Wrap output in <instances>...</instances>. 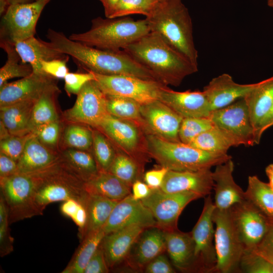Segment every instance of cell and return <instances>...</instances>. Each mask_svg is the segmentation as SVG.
<instances>
[{
    "mask_svg": "<svg viewBox=\"0 0 273 273\" xmlns=\"http://www.w3.org/2000/svg\"><path fill=\"white\" fill-rule=\"evenodd\" d=\"M47 37L56 50L71 56L78 66L103 75H126L159 81L154 74L123 50L110 51L72 40L63 32L49 29Z\"/></svg>",
    "mask_w": 273,
    "mask_h": 273,
    "instance_id": "obj_1",
    "label": "cell"
},
{
    "mask_svg": "<svg viewBox=\"0 0 273 273\" xmlns=\"http://www.w3.org/2000/svg\"><path fill=\"white\" fill-rule=\"evenodd\" d=\"M123 50L167 86H179L187 76L198 70V66L155 32L150 31Z\"/></svg>",
    "mask_w": 273,
    "mask_h": 273,
    "instance_id": "obj_2",
    "label": "cell"
},
{
    "mask_svg": "<svg viewBox=\"0 0 273 273\" xmlns=\"http://www.w3.org/2000/svg\"><path fill=\"white\" fill-rule=\"evenodd\" d=\"M151 31L160 34L168 43L198 67L191 17L181 0L159 1L145 18Z\"/></svg>",
    "mask_w": 273,
    "mask_h": 273,
    "instance_id": "obj_3",
    "label": "cell"
},
{
    "mask_svg": "<svg viewBox=\"0 0 273 273\" xmlns=\"http://www.w3.org/2000/svg\"><path fill=\"white\" fill-rule=\"evenodd\" d=\"M145 145L149 156L161 166L174 171H198L232 159L228 154L213 153L200 150L181 142L164 140L145 132Z\"/></svg>",
    "mask_w": 273,
    "mask_h": 273,
    "instance_id": "obj_4",
    "label": "cell"
},
{
    "mask_svg": "<svg viewBox=\"0 0 273 273\" xmlns=\"http://www.w3.org/2000/svg\"><path fill=\"white\" fill-rule=\"evenodd\" d=\"M37 178L34 202L40 215L49 204L74 199L86 205L88 193L85 180L61 156L49 167L32 173Z\"/></svg>",
    "mask_w": 273,
    "mask_h": 273,
    "instance_id": "obj_5",
    "label": "cell"
},
{
    "mask_svg": "<svg viewBox=\"0 0 273 273\" xmlns=\"http://www.w3.org/2000/svg\"><path fill=\"white\" fill-rule=\"evenodd\" d=\"M151 31L146 19L134 20L130 17L103 18L98 17L92 20L87 31L72 33L70 39L96 48L110 50H123Z\"/></svg>",
    "mask_w": 273,
    "mask_h": 273,
    "instance_id": "obj_6",
    "label": "cell"
},
{
    "mask_svg": "<svg viewBox=\"0 0 273 273\" xmlns=\"http://www.w3.org/2000/svg\"><path fill=\"white\" fill-rule=\"evenodd\" d=\"M214 243L217 261L213 272L231 273L240 270L245 249L234 226L230 210L215 209Z\"/></svg>",
    "mask_w": 273,
    "mask_h": 273,
    "instance_id": "obj_7",
    "label": "cell"
},
{
    "mask_svg": "<svg viewBox=\"0 0 273 273\" xmlns=\"http://www.w3.org/2000/svg\"><path fill=\"white\" fill-rule=\"evenodd\" d=\"M36 185L34 173H17L0 178L1 194L8 208L10 224L40 215L34 202Z\"/></svg>",
    "mask_w": 273,
    "mask_h": 273,
    "instance_id": "obj_8",
    "label": "cell"
},
{
    "mask_svg": "<svg viewBox=\"0 0 273 273\" xmlns=\"http://www.w3.org/2000/svg\"><path fill=\"white\" fill-rule=\"evenodd\" d=\"M50 1L37 0L29 3L10 5L2 17L1 41L15 44L34 36L37 21Z\"/></svg>",
    "mask_w": 273,
    "mask_h": 273,
    "instance_id": "obj_9",
    "label": "cell"
},
{
    "mask_svg": "<svg viewBox=\"0 0 273 273\" xmlns=\"http://www.w3.org/2000/svg\"><path fill=\"white\" fill-rule=\"evenodd\" d=\"M93 73L94 80L107 96L127 98L141 104L159 100L162 89L167 86L157 81L131 75Z\"/></svg>",
    "mask_w": 273,
    "mask_h": 273,
    "instance_id": "obj_10",
    "label": "cell"
},
{
    "mask_svg": "<svg viewBox=\"0 0 273 273\" xmlns=\"http://www.w3.org/2000/svg\"><path fill=\"white\" fill-rule=\"evenodd\" d=\"M209 117L233 142L235 147L257 144L249 110L244 98L212 111Z\"/></svg>",
    "mask_w": 273,
    "mask_h": 273,
    "instance_id": "obj_11",
    "label": "cell"
},
{
    "mask_svg": "<svg viewBox=\"0 0 273 273\" xmlns=\"http://www.w3.org/2000/svg\"><path fill=\"white\" fill-rule=\"evenodd\" d=\"M201 198V195L192 192L167 193L157 189L152 190L150 194L141 201L152 213L157 226L164 231H171L178 229L179 216L186 206Z\"/></svg>",
    "mask_w": 273,
    "mask_h": 273,
    "instance_id": "obj_12",
    "label": "cell"
},
{
    "mask_svg": "<svg viewBox=\"0 0 273 273\" xmlns=\"http://www.w3.org/2000/svg\"><path fill=\"white\" fill-rule=\"evenodd\" d=\"M77 95L73 106L64 113V118L72 123L98 128L109 114L106 95L92 80L86 82Z\"/></svg>",
    "mask_w": 273,
    "mask_h": 273,
    "instance_id": "obj_13",
    "label": "cell"
},
{
    "mask_svg": "<svg viewBox=\"0 0 273 273\" xmlns=\"http://www.w3.org/2000/svg\"><path fill=\"white\" fill-rule=\"evenodd\" d=\"M230 210L245 252L254 251L266 233L269 217L247 199L234 205Z\"/></svg>",
    "mask_w": 273,
    "mask_h": 273,
    "instance_id": "obj_14",
    "label": "cell"
},
{
    "mask_svg": "<svg viewBox=\"0 0 273 273\" xmlns=\"http://www.w3.org/2000/svg\"><path fill=\"white\" fill-rule=\"evenodd\" d=\"M215 209L214 201L209 195L205 198L202 213L191 232L200 270L207 272H213L217 261L213 220Z\"/></svg>",
    "mask_w": 273,
    "mask_h": 273,
    "instance_id": "obj_15",
    "label": "cell"
},
{
    "mask_svg": "<svg viewBox=\"0 0 273 273\" xmlns=\"http://www.w3.org/2000/svg\"><path fill=\"white\" fill-rule=\"evenodd\" d=\"M140 109L142 129L145 132L169 141L180 142L178 132L183 118L159 100L141 104Z\"/></svg>",
    "mask_w": 273,
    "mask_h": 273,
    "instance_id": "obj_16",
    "label": "cell"
},
{
    "mask_svg": "<svg viewBox=\"0 0 273 273\" xmlns=\"http://www.w3.org/2000/svg\"><path fill=\"white\" fill-rule=\"evenodd\" d=\"M56 78L33 72L28 76L0 87V107L25 101H36L48 89L57 85Z\"/></svg>",
    "mask_w": 273,
    "mask_h": 273,
    "instance_id": "obj_17",
    "label": "cell"
},
{
    "mask_svg": "<svg viewBox=\"0 0 273 273\" xmlns=\"http://www.w3.org/2000/svg\"><path fill=\"white\" fill-rule=\"evenodd\" d=\"M131 194L119 201L113 209L103 228L105 235L132 225L146 228L157 226L151 211L141 200H134Z\"/></svg>",
    "mask_w": 273,
    "mask_h": 273,
    "instance_id": "obj_18",
    "label": "cell"
},
{
    "mask_svg": "<svg viewBox=\"0 0 273 273\" xmlns=\"http://www.w3.org/2000/svg\"><path fill=\"white\" fill-rule=\"evenodd\" d=\"M97 128L143 168L144 162L138 155L142 142L141 128L136 123L108 114Z\"/></svg>",
    "mask_w": 273,
    "mask_h": 273,
    "instance_id": "obj_19",
    "label": "cell"
},
{
    "mask_svg": "<svg viewBox=\"0 0 273 273\" xmlns=\"http://www.w3.org/2000/svg\"><path fill=\"white\" fill-rule=\"evenodd\" d=\"M159 100L183 118L209 117L211 112L203 91L176 92L166 86L162 89Z\"/></svg>",
    "mask_w": 273,
    "mask_h": 273,
    "instance_id": "obj_20",
    "label": "cell"
},
{
    "mask_svg": "<svg viewBox=\"0 0 273 273\" xmlns=\"http://www.w3.org/2000/svg\"><path fill=\"white\" fill-rule=\"evenodd\" d=\"M213 185L210 169L183 171L169 170L160 189L167 193L192 192L205 197L210 195Z\"/></svg>",
    "mask_w": 273,
    "mask_h": 273,
    "instance_id": "obj_21",
    "label": "cell"
},
{
    "mask_svg": "<svg viewBox=\"0 0 273 273\" xmlns=\"http://www.w3.org/2000/svg\"><path fill=\"white\" fill-rule=\"evenodd\" d=\"M257 83L240 84L236 82L229 74L223 73L213 78L205 86V94L211 111L227 106L244 98L257 85Z\"/></svg>",
    "mask_w": 273,
    "mask_h": 273,
    "instance_id": "obj_22",
    "label": "cell"
},
{
    "mask_svg": "<svg viewBox=\"0 0 273 273\" xmlns=\"http://www.w3.org/2000/svg\"><path fill=\"white\" fill-rule=\"evenodd\" d=\"M234 164L232 159L215 166L212 172L214 205L219 210L230 209L245 200V191L236 184L233 173Z\"/></svg>",
    "mask_w": 273,
    "mask_h": 273,
    "instance_id": "obj_23",
    "label": "cell"
},
{
    "mask_svg": "<svg viewBox=\"0 0 273 273\" xmlns=\"http://www.w3.org/2000/svg\"><path fill=\"white\" fill-rule=\"evenodd\" d=\"M146 229L132 225L105 235L101 246L109 269L127 259L134 244Z\"/></svg>",
    "mask_w": 273,
    "mask_h": 273,
    "instance_id": "obj_24",
    "label": "cell"
},
{
    "mask_svg": "<svg viewBox=\"0 0 273 273\" xmlns=\"http://www.w3.org/2000/svg\"><path fill=\"white\" fill-rule=\"evenodd\" d=\"M249 110L257 144L262 128L273 104V76L257 82L256 86L244 98Z\"/></svg>",
    "mask_w": 273,
    "mask_h": 273,
    "instance_id": "obj_25",
    "label": "cell"
},
{
    "mask_svg": "<svg viewBox=\"0 0 273 273\" xmlns=\"http://www.w3.org/2000/svg\"><path fill=\"white\" fill-rule=\"evenodd\" d=\"M127 260L134 269H142L153 259L166 251L165 231L154 226L145 230L133 245Z\"/></svg>",
    "mask_w": 273,
    "mask_h": 273,
    "instance_id": "obj_26",
    "label": "cell"
},
{
    "mask_svg": "<svg viewBox=\"0 0 273 273\" xmlns=\"http://www.w3.org/2000/svg\"><path fill=\"white\" fill-rule=\"evenodd\" d=\"M166 251L172 264L184 271L200 270L195 255V244L190 233L178 229L165 231Z\"/></svg>",
    "mask_w": 273,
    "mask_h": 273,
    "instance_id": "obj_27",
    "label": "cell"
},
{
    "mask_svg": "<svg viewBox=\"0 0 273 273\" xmlns=\"http://www.w3.org/2000/svg\"><path fill=\"white\" fill-rule=\"evenodd\" d=\"M60 157V154L48 149L31 133L17 162V173H32L42 170L55 163Z\"/></svg>",
    "mask_w": 273,
    "mask_h": 273,
    "instance_id": "obj_28",
    "label": "cell"
},
{
    "mask_svg": "<svg viewBox=\"0 0 273 273\" xmlns=\"http://www.w3.org/2000/svg\"><path fill=\"white\" fill-rule=\"evenodd\" d=\"M22 61L29 64L33 72L42 73L40 62L54 59H65L68 56L54 49L49 42H46L34 36L15 44Z\"/></svg>",
    "mask_w": 273,
    "mask_h": 273,
    "instance_id": "obj_29",
    "label": "cell"
},
{
    "mask_svg": "<svg viewBox=\"0 0 273 273\" xmlns=\"http://www.w3.org/2000/svg\"><path fill=\"white\" fill-rule=\"evenodd\" d=\"M36 101H25L0 107L1 122L11 135L31 133V118Z\"/></svg>",
    "mask_w": 273,
    "mask_h": 273,
    "instance_id": "obj_30",
    "label": "cell"
},
{
    "mask_svg": "<svg viewBox=\"0 0 273 273\" xmlns=\"http://www.w3.org/2000/svg\"><path fill=\"white\" fill-rule=\"evenodd\" d=\"M85 188L88 194L116 201H120L131 194L130 187L109 171H99L85 181Z\"/></svg>",
    "mask_w": 273,
    "mask_h": 273,
    "instance_id": "obj_31",
    "label": "cell"
},
{
    "mask_svg": "<svg viewBox=\"0 0 273 273\" xmlns=\"http://www.w3.org/2000/svg\"><path fill=\"white\" fill-rule=\"evenodd\" d=\"M119 201L92 194H88L86 207L87 222L82 237L103 229L113 209Z\"/></svg>",
    "mask_w": 273,
    "mask_h": 273,
    "instance_id": "obj_32",
    "label": "cell"
},
{
    "mask_svg": "<svg viewBox=\"0 0 273 273\" xmlns=\"http://www.w3.org/2000/svg\"><path fill=\"white\" fill-rule=\"evenodd\" d=\"M105 234L103 229L86 236L62 273H83L85 267L100 246Z\"/></svg>",
    "mask_w": 273,
    "mask_h": 273,
    "instance_id": "obj_33",
    "label": "cell"
},
{
    "mask_svg": "<svg viewBox=\"0 0 273 273\" xmlns=\"http://www.w3.org/2000/svg\"><path fill=\"white\" fill-rule=\"evenodd\" d=\"M0 46L7 54V57L5 65L0 69V87L10 79L25 77L33 72L31 66L22 61L14 44L0 41Z\"/></svg>",
    "mask_w": 273,
    "mask_h": 273,
    "instance_id": "obj_34",
    "label": "cell"
},
{
    "mask_svg": "<svg viewBox=\"0 0 273 273\" xmlns=\"http://www.w3.org/2000/svg\"><path fill=\"white\" fill-rule=\"evenodd\" d=\"M245 199L269 218H273V189L257 176H249Z\"/></svg>",
    "mask_w": 273,
    "mask_h": 273,
    "instance_id": "obj_35",
    "label": "cell"
},
{
    "mask_svg": "<svg viewBox=\"0 0 273 273\" xmlns=\"http://www.w3.org/2000/svg\"><path fill=\"white\" fill-rule=\"evenodd\" d=\"M57 86L46 90L35 102L31 118V133L37 127L59 120L54 97L59 92Z\"/></svg>",
    "mask_w": 273,
    "mask_h": 273,
    "instance_id": "obj_36",
    "label": "cell"
},
{
    "mask_svg": "<svg viewBox=\"0 0 273 273\" xmlns=\"http://www.w3.org/2000/svg\"><path fill=\"white\" fill-rule=\"evenodd\" d=\"M60 155L64 161L85 181L99 171L95 157L87 151L69 148Z\"/></svg>",
    "mask_w": 273,
    "mask_h": 273,
    "instance_id": "obj_37",
    "label": "cell"
},
{
    "mask_svg": "<svg viewBox=\"0 0 273 273\" xmlns=\"http://www.w3.org/2000/svg\"><path fill=\"white\" fill-rule=\"evenodd\" d=\"M189 145L201 150L218 154H227L231 147H235L229 137L215 126L199 134Z\"/></svg>",
    "mask_w": 273,
    "mask_h": 273,
    "instance_id": "obj_38",
    "label": "cell"
},
{
    "mask_svg": "<svg viewBox=\"0 0 273 273\" xmlns=\"http://www.w3.org/2000/svg\"><path fill=\"white\" fill-rule=\"evenodd\" d=\"M107 111L110 114L120 119L134 122L142 128L143 121L141 114V104L125 97L111 96H107Z\"/></svg>",
    "mask_w": 273,
    "mask_h": 273,
    "instance_id": "obj_39",
    "label": "cell"
},
{
    "mask_svg": "<svg viewBox=\"0 0 273 273\" xmlns=\"http://www.w3.org/2000/svg\"><path fill=\"white\" fill-rule=\"evenodd\" d=\"M143 169L139 163L127 154L117 153L109 172L131 188L133 183L141 175Z\"/></svg>",
    "mask_w": 273,
    "mask_h": 273,
    "instance_id": "obj_40",
    "label": "cell"
},
{
    "mask_svg": "<svg viewBox=\"0 0 273 273\" xmlns=\"http://www.w3.org/2000/svg\"><path fill=\"white\" fill-rule=\"evenodd\" d=\"M93 132V148L99 171H109L116 156L115 150L106 135L100 130Z\"/></svg>",
    "mask_w": 273,
    "mask_h": 273,
    "instance_id": "obj_41",
    "label": "cell"
},
{
    "mask_svg": "<svg viewBox=\"0 0 273 273\" xmlns=\"http://www.w3.org/2000/svg\"><path fill=\"white\" fill-rule=\"evenodd\" d=\"M64 141L69 148L88 151L93 147V132L85 126L72 123L65 129Z\"/></svg>",
    "mask_w": 273,
    "mask_h": 273,
    "instance_id": "obj_42",
    "label": "cell"
},
{
    "mask_svg": "<svg viewBox=\"0 0 273 273\" xmlns=\"http://www.w3.org/2000/svg\"><path fill=\"white\" fill-rule=\"evenodd\" d=\"M214 126L209 117L183 118L178 132L180 142L189 145L199 134Z\"/></svg>",
    "mask_w": 273,
    "mask_h": 273,
    "instance_id": "obj_43",
    "label": "cell"
},
{
    "mask_svg": "<svg viewBox=\"0 0 273 273\" xmlns=\"http://www.w3.org/2000/svg\"><path fill=\"white\" fill-rule=\"evenodd\" d=\"M159 0H120L108 18L126 17L140 14L148 16Z\"/></svg>",
    "mask_w": 273,
    "mask_h": 273,
    "instance_id": "obj_44",
    "label": "cell"
},
{
    "mask_svg": "<svg viewBox=\"0 0 273 273\" xmlns=\"http://www.w3.org/2000/svg\"><path fill=\"white\" fill-rule=\"evenodd\" d=\"M9 211L5 200L0 196V255L3 257L13 251L14 239L10 234Z\"/></svg>",
    "mask_w": 273,
    "mask_h": 273,
    "instance_id": "obj_45",
    "label": "cell"
},
{
    "mask_svg": "<svg viewBox=\"0 0 273 273\" xmlns=\"http://www.w3.org/2000/svg\"><path fill=\"white\" fill-rule=\"evenodd\" d=\"M240 270L247 273H273V262L253 252H245Z\"/></svg>",
    "mask_w": 273,
    "mask_h": 273,
    "instance_id": "obj_46",
    "label": "cell"
},
{
    "mask_svg": "<svg viewBox=\"0 0 273 273\" xmlns=\"http://www.w3.org/2000/svg\"><path fill=\"white\" fill-rule=\"evenodd\" d=\"M31 133L24 136L11 134L1 139L0 142L1 152L18 162L23 152L26 142Z\"/></svg>",
    "mask_w": 273,
    "mask_h": 273,
    "instance_id": "obj_47",
    "label": "cell"
},
{
    "mask_svg": "<svg viewBox=\"0 0 273 273\" xmlns=\"http://www.w3.org/2000/svg\"><path fill=\"white\" fill-rule=\"evenodd\" d=\"M60 130L59 120L36 127L32 132L47 147L55 146L58 142Z\"/></svg>",
    "mask_w": 273,
    "mask_h": 273,
    "instance_id": "obj_48",
    "label": "cell"
},
{
    "mask_svg": "<svg viewBox=\"0 0 273 273\" xmlns=\"http://www.w3.org/2000/svg\"><path fill=\"white\" fill-rule=\"evenodd\" d=\"M64 79L66 93L69 95H77L86 82L95 79V76L90 71L87 73L68 72Z\"/></svg>",
    "mask_w": 273,
    "mask_h": 273,
    "instance_id": "obj_49",
    "label": "cell"
},
{
    "mask_svg": "<svg viewBox=\"0 0 273 273\" xmlns=\"http://www.w3.org/2000/svg\"><path fill=\"white\" fill-rule=\"evenodd\" d=\"M68 59H54L40 62L41 68L44 73L56 79L64 78L69 72L66 65Z\"/></svg>",
    "mask_w": 273,
    "mask_h": 273,
    "instance_id": "obj_50",
    "label": "cell"
},
{
    "mask_svg": "<svg viewBox=\"0 0 273 273\" xmlns=\"http://www.w3.org/2000/svg\"><path fill=\"white\" fill-rule=\"evenodd\" d=\"M251 252L273 262V218H269L268 228L263 239Z\"/></svg>",
    "mask_w": 273,
    "mask_h": 273,
    "instance_id": "obj_51",
    "label": "cell"
},
{
    "mask_svg": "<svg viewBox=\"0 0 273 273\" xmlns=\"http://www.w3.org/2000/svg\"><path fill=\"white\" fill-rule=\"evenodd\" d=\"M109 270L101 244L87 262L83 273H107Z\"/></svg>",
    "mask_w": 273,
    "mask_h": 273,
    "instance_id": "obj_52",
    "label": "cell"
},
{
    "mask_svg": "<svg viewBox=\"0 0 273 273\" xmlns=\"http://www.w3.org/2000/svg\"><path fill=\"white\" fill-rule=\"evenodd\" d=\"M146 273H174L175 271L167 258L161 254L151 261L145 267Z\"/></svg>",
    "mask_w": 273,
    "mask_h": 273,
    "instance_id": "obj_53",
    "label": "cell"
},
{
    "mask_svg": "<svg viewBox=\"0 0 273 273\" xmlns=\"http://www.w3.org/2000/svg\"><path fill=\"white\" fill-rule=\"evenodd\" d=\"M168 170L161 166L159 169L148 171L144 175V181L152 190L160 189Z\"/></svg>",
    "mask_w": 273,
    "mask_h": 273,
    "instance_id": "obj_54",
    "label": "cell"
},
{
    "mask_svg": "<svg viewBox=\"0 0 273 273\" xmlns=\"http://www.w3.org/2000/svg\"><path fill=\"white\" fill-rule=\"evenodd\" d=\"M17 172V162L3 153L1 152L0 178L9 176Z\"/></svg>",
    "mask_w": 273,
    "mask_h": 273,
    "instance_id": "obj_55",
    "label": "cell"
},
{
    "mask_svg": "<svg viewBox=\"0 0 273 273\" xmlns=\"http://www.w3.org/2000/svg\"><path fill=\"white\" fill-rule=\"evenodd\" d=\"M131 196L136 200H142L147 197L152 189L144 182L140 179L135 180L131 187Z\"/></svg>",
    "mask_w": 273,
    "mask_h": 273,
    "instance_id": "obj_56",
    "label": "cell"
},
{
    "mask_svg": "<svg viewBox=\"0 0 273 273\" xmlns=\"http://www.w3.org/2000/svg\"><path fill=\"white\" fill-rule=\"evenodd\" d=\"M81 204H83L74 199H69L63 201L61 204L60 211L63 215L72 219Z\"/></svg>",
    "mask_w": 273,
    "mask_h": 273,
    "instance_id": "obj_57",
    "label": "cell"
},
{
    "mask_svg": "<svg viewBox=\"0 0 273 273\" xmlns=\"http://www.w3.org/2000/svg\"><path fill=\"white\" fill-rule=\"evenodd\" d=\"M102 4L105 15L108 18L120 0H99Z\"/></svg>",
    "mask_w": 273,
    "mask_h": 273,
    "instance_id": "obj_58",
    "label": "cell"
},
{
    "mask_svg": "<svg viewBox=\"0 0 273 273\" xmlns=\"http://www.w3.org/2000/svg\"><path fill=\"white\" fill-rule=\"evenodd\" d=\"M265 173L269 180L268 184L273 189V164H270L266 166Z\"/></svg>",
    "mask_w": 273,
    "mask_h": 273,
    "instance_id": "obj_59",
    "label": "cell"
},
{
    "mask_svg": "<svg viewBox=\"0 0 273 273\" xmlns=\"http://www.w3.org/2000/svg\"><path fill=\"white\" fill-rule=\"evenodd\" d=\"M272 126H273V104L269 114L263 127L262 132L263 133L267 129Z\"/></svg>",
    "mask_w": 273,
    "mask_h": 273,
    "instance_id": "obj_60",
    "label": "cell"
},
{
    "mask_svg": "<svg viewBox=\"0 0 273 273\" xmlns=\"http://www.w3.org/2000/svg\"><path fill=\"white\" fill-rule=\"evenodd\" d=\"M37 0H7L9 5L16 4H25L29 3L36 1Z\"/></svg>",
    "mask_w": 273,
    "mask_h": 273,
    "instance_id": "obj_61",
    "label": "cell"
},
{
    "mask_svg": "<svg viewBox=\"0 0 273 273\" xmlns=\"http://www.w3.org/2000/svg\"><path fill=\"white\" fill-rule=\"evenodd\" d=\"M267 5L273 8V0H267Z\"/></svg>",
    "mask_w": 273,
    "mask_h": 273,
    "instance_id": "obj_62",
    "label": "cell"
},
{
    "mask_svg": "<svg viewBox=\"0 0 273 273\" xmlns=\"http://www.w3.org/2000/svg\"><path fill=\"white\" fill-rule=\"evenodd\" d=\"M159 1H162V0H159Z\"/></svg>",
    "mask_w": 273,
    "mask_h": 273,
    "instance_id": "obj_63",
    "label": "cell"
}]
</instances>
